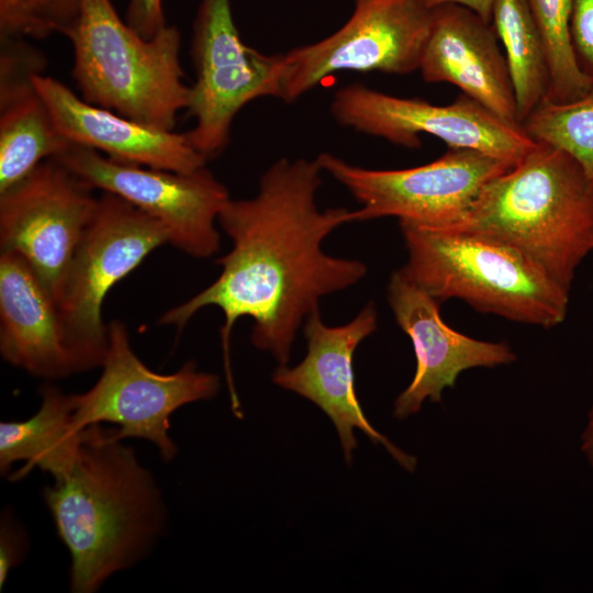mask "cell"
<instances>
[{
	"label": "cell",
	"mask_w": 593,
	"mask_h": 593,
	"mask_svg": "<svg viewBox=\"0 0 593 593\" xmlns=\"http://www.w3.org/2000/svg\"><path fill=\"white\" fill-rule=\"evenodd\" d=\"M77 0H27V10L32 19L35 37H45L57 32L68 18Z\"/></svg>",
	"instance_id": "obj_26"
},
{
	"label": "cell",
	"mask_w": 593,
	"mask_h": 593,
	"mask_svg": "<svg viewBox=\"0 0 593 593\" xmlns=\"http://www.w3.org/2000/svg\"><path fill=\"white\" fill-rule=\"evenodd\" d=\"M97 382L72 394L77 428L110 423L114 437L141 438L154 444L165 462L178 448L171 436L170 416L179 407L214 398L220 390L216 374L198 369L193 360L168 374L150 370L134 353L127 328L121 321L108 324V347Z\"/></svg>",
	"instance_id": "obj_7"
},
{
	"label": "cell",
	"mask_w": 593,
	"mask_h": 593,
	"mask_svg": "<svg viewBox=\"0 0 593 593\" xmlns=\"http://www.w3.org/2000/svg\"><path fill=\"white\" fill-rule=\"evenodd\" d=\"M522 127L534 142L561 149L574 158L593 181V86L571 101L544 99Z\"/></svg>",
	"instance_id": "obj_23"
},
{
	"label": "cell",
	"mask_w": 593,
	"mask_h": 593,
	"mask_svg": "<svg viewBox=\"0 0 593 593\" xmlns=\"http://www.w3.org/2000/svg\"><path fill=\"white\" fill-rule=\"evenodd\" d=\"M93 190L55 158L0 193V248L23 257L57 299L72 254L91 221Z\"/></svg>",
	"instance_id": "obj_13"
},
{
	"label": "cell",
	"mask_w": 593,
	"mask_h": 593,
	"mask_svg": "<svg viewBox=\"0 0 593 593\" xmlns=\"http://www.w3.org/2000/svg\"><path fill=\"white\" fill-rule=\"evenodd\" d=\"M418 70L426 82L451 83L500 118L519 124L494 27L470 9L455 3L433 8Z\"/></svg>",
	"instance_id": "obj_16"
},
{
	"label": "cell",
	"mask_w": 593,
	"mask_h": 593,
	"mask_svg": "<svg viewBox=\"0 0 593 593\" xmlns=\"http://www.w3.org/2000/svg\"><path fill=\"white\" fill-rule=\"evenodd\" d=\"M34 83L57 131L71 144L152 168L191 172L205 166L208 159L191 145L186 133L152 127L93 105L43 74L34 77Z\"/></svg>",
	"instance_id": "obj_17"
},
{
	"label": "cell",
	"mask_w": 593,
	"mask_h": 593,
	"mask_svg": "<svg viewBox=\"0 0 593 593\" xmlns=\"http://www.w3.org/2000/svg\"><path fill=\"white\" fill-rule=\"evenodd\" d=\"M40 409L30 418L0 423V473L7 475L13 463L24 466L10 479L20 480L37 468L53 480L65 475L79 458L85 429L74 422V396L47 384Z\"/></svg>",
	"instance_id": "obj_20"
},
{
	"label": "cell",
	"mask_w": 593,
	"mask_h": 593,
	"mask_svg": "<svg viewBox=\"0 0 593 593\" xmlns=\"http://www.w3.org/2000/svg\"><path fill=\"white\" fill-rule=\"evenodd\" d=\"M447 230L503 242L570 291L593 251V181L570 155L536 143L489 181L466 216Z\"/></svg>",
	"instance_id": "obj_3"
},
{
	"label": "cell",
	"mask_w": 593,
	"mask_h": 593,
	"mask_svg": "<svg viewBox=\"0 0 593 593\" xmlns=\"http://www.w3.org/2000/svg\"><path fill=\"white\" fill-rule=\"evenodd\" d=\"M316 159L361 205L353 211V221L394 216L434 228L458 224L483 187L515 166L466 148H449L428 164L391 170L362 168L329 153Z\"/></svg>",
	"instance_id": "obj_8"
},
{
	"label": "cell",
	"mask_w": 593,
	"mask_h": 593,
	"mask_svg": "<svg viewBox=\"0 0 593 593\" xmlns=\"http://www.w3.org/2000/svg\"><path fill=\"white\" fill-rule=\"evenodd\" d=\"M0 354L33 377L76 373L57 302L20 255L0 254Z\"/></svg>",
	"instance_id": "obj_18"
},
{
	"label": "cell",
	"mask_w": 593,
	"mask_h": 593,
	"mask_svg": "<svg viewBox=\"0 0 593 593\" xmlns=\"http://www.w3.org/2000/svg\"><path fill=\"white\" fill-rule=\"evenodd\" d=\"M570 33L578 65L593 80V0H573Z\"/></svg>",
	"instance_id": "obj_25"
},
{
	"label": "cell",
	"mask_w": 593,
	"mask_h": 593,
	"mask_svg": "<svg viewBox=\"0 0 593 593\" xmlns=\"http://www.w3.org/2000/svg\"><path fill=\"white\" fill-rule=\"evenodd\" d=\"M331 113L344 126L403 147H419V135L428 134L449 148L477 150L513 165L536 145L522 125L463 93L450 104L436 105L353 83L336 91Z\"/></svg>",
	"instance_id": "obj_12"
},
{
	"label": "cell",
	"mask_w": 593,
	"mask_h": 593,
	"mask_svg": "<svg viewBox=\"0 0 593 593\" xmlns=\"http://www.w3.org/2000/svg\"><path fill=\"white\" fill-rule=\"evenodd\" d=\"M539 32L549 69L548 100L566 102L583 96L593 80L580 69L571 42L573 0H526Z\"/></svg>",
	"instance_id": "obj_22"
},
{
	"label": "cell",
	"mask_w": 593,
	"mask_h": 593,
	"mask_svg": "<svg viewBox=\"0 0 593 593\" xmlns=\"http://www.w3.org/2000/svg\"><path fill=\"white\" fill-rule=\"evenodd\" d=\"M491 24L504 48L522 125L547 98L549 69L545 48L526 0H494Z\"/></svg>",
	"instance_id": "obj_21"
},
{
	"label": "cell",
	"mask_w": 593,
	"mask_h": 593,
	"mask_svg": "<svg viewBox=\"0 0 593 593\" xmlns=\"http://www.w3.org/2000/svg\"><path fill=\"white\" fill-rule=\"evenodd\" d=\"M191 56L195 80L188 112L191 145L206 159L228 145L232 123L247 103L281 96L284 57L247 46L234 22L230 0H200Z\"/></svg>",
	"instance_id": "obj_9"
},
{
	"label": "cell",
	"mask_w": 593,
	"mask_h": 593,
	"mask_svg": "<svg viewBox=\"0 0 593 593\" xmlns=\"http://www.w3.org/2000/svg\"><path fill=\"white\" fill-rule=\"evenodd\" d=\"M581 451L593 468V406L590 410L586 426L581 435Z\"/></svg>",
	"instance_id": "obj_30"
},
{
	"label": "cell",
	"mask_w": 593,
	"mask_h": 593,
	"mask_svg": "<svg viewBox=\"0 0 593 593\" xmlns=\"http://www.w3.org/2000/svg\"><path fill=\"white\" fill-rule=\"evenodd\" d=\"M57 32L71 43V75L85 101L174 131L191 94L176 26L166 25L145 38L118 15L111 0H77Z\"/></svg>",
	"instance_id": "obj_4"
},
{
	"label": "cell",
	"mask_w": 593,
	"mask_h": 593,
	"mask_svg": "<svg viewBox=\"0 0 593 593\" xmlns=\"http://www.w3.org/2000/svg\"><path fill=\"white\" fill-rule=\"evenodd\" d=\"M45 65L44 55L21 37L1 38L0 193L70 144L34 83Z\"/></svg>",
	"instance_id": "obj_19"
},
{
	"label": "cell",
	"mask_w": 593,
	"mask_h": 593,
	"mask_svg": "<svg viewBox=\"0 0 593 593\" xmlns=\"http://www.w3.org/2000/svg\"><path fill=\"white\" fill-rule=\"evenodd\" d=\"M125 21L143 37H153L166 26L163 0H130Z\"/></svg>",
	"instance_id": "obj_27"
},
{
	"label": "cell",
	"mask_w": 593,
	"mask_h": 593,
	"mask_svg": "<svg viewBox=\"0 0 593 593\" xmlns=\"http://www.w3.org/2000/svg\"><path fill=\"white\" fill-rule=\"evenodd\" d=\"M42 497L70 555L72 593H94L144 560L167 526L155 477L101 424L86 427L78 460Z\"/></svg>",
	"instance_id": "obj_2"
},
{
	"label": "cell",
	"mask_w": 593,
	"mask_h": 593,
	"mask_svg": "<svg viewBox=\"0 0 593 593\" xmlns=\"http://www.w3.org/2000/svg\"><path fill=\"white\" fill-rule=\"evenodd\" d=\"M407 260L398 270L437 301L550 328L568 313L569 290L516 248L469 232L399 222Z\"/></svg>",
	"instance_id": "obj_5"
},
{
	"label": "cell",
	"mask_w": 593,
	"mask_h": 593,
	"mask_svg": "<svg viewBox=\"0 0 593 593\" xmlns=\"http://www.w3.org/2000/svg\"><path fill=\"white\" fill-rule=\"evenodd\" d=\"M428 7L435 8L444 3H455L466 7L484 21L491 23L494 0H425Z\"/></svg>",
	"instance_id": "obj_29"
},
{
	"label": "cell",
	"mask_w": 593,
	"mask_h": 593,
	"mask_svg": "<svg viewBox=\"0 0 593 593\" xmlns=\"http://www.w3.org/2000/svg\"><path fill=\"white\" fill-rule=\"evenodd\" d=\"M35 37L27 0H0V38Z\"/></svg>",
	"instance_id": "obj_28"
},
{
	"label": "cell",
	"mask_w": 593,
	"mask_h": 593,
	"mask_svg": "<svg viewBox=\"0 0 593 593\" xmlns=\"http://www.w3.org/2000/svg\"><path fill=\"white\" fill-rule=\"evenodd\" d=\"M165 244L168 234L157 220L115 194L98 198L56 299L76 373L103 362L108 324L102 306L109 291Z\"/></svg>",
	"instance_id": "obj_6"
},
{
	"label": "cell",
	"mask_w": 593,
	"mask_h": 593,
	"mask_svg": "<svg viewBox=\"0 0 593 593\" xmlns=\"http://www.w3.org/2000/svg\"><path fill=\"white\" fill-rule=\"evenodd\" d=\"M432 22L433 8L425 0H355L339 30L283 54L280 99L293 102L337 71L418 70Z\"/></svg>",
	"instance_id": "obj_11"
},
{
	"label": "cell",
	"mask_w": 593,
	"mask_h": 593,
	"mask_svg": "<svg viewBox=\"0 0 593 593\" xmlns=\"http://www.w3.org/2000/svg\"><path fill=\"white\" fill-rule=\"evenodd\" d=\"M29 550V537L12 511L5 508L0 519V590L12 569L22 563Z\"/></svg>",
	"instance_id": "obj_24"
},
{
	"label": "cell",
	"mask_w": 593,
	"mask_h": 593,
	"mask_svg": "<svg viewBox=\"0 0 593 593\" xmlns=\"http://www.w3.org/2000/svg\"><path fill=\"white\" fill-rule=\"evenodd\" d=\"M322 171L317 159L281 158L261 175L253 198L230 199L217 220L232 240V249L216 260L220 276L158 320L180 331L203 307L223 312L224 368L236 416L242 411L230 340L237 320L251 317L254 346L284 366L299 327L318 310L320 300L357 283L367 272L360 260L333 257L322 249L333 231L353 222V211L346 208L318 209Z\"/></svg>",
	"instance_id": "obj_1"
},
{
	"label": "cell",
	"mask_w": 593,
	"mask_h": 593,
	"mask_svg": "<svg viewBox=\"0 0 593 593\" xmlns=\"http://www.w3.org/2000/svg\"><path fill=\"white\" fill-rule=\"evenodd\" d=\"M54 158L92 189L115 194L157 220L168 244L187 255L206 258L219 251L215 222L231 198L205 166L191 172L152 168L71 143Z\"/></svg>",
	"instance_id": "obj_10"
},
{
	"label": "cell",
	"mask_w": 593,
	"mask_h": 593,
	"mask_svg": "<svg viewBox=\"0 0 593 593\" xmlns=\"http://www.w3.org/2000/svg\"><path fill=\"white\" fill-rule=\"evenodd\" d=\"M377 321L373 302L340 326H327L320 311H314L304 324L305 358L293 368L279 366L272 380L277 385L312 401L332 419L348 465L357 447L354 429L358 428L372 443L381 444L402 468L413 472L415 457L401 450L369 423L355 390L353 355L360 342L376 331Z\"/></svg>",
	"instance_id": "obj_14"
},
{
	"label": "cell",
	"mask_w": 593,
	"mask_h": 593,
	"mask_svg": "<svg viewBox=\"0 0 593 593\" xmlns=\"http://www.w3.org/2000/svg\"><path fill=\"white\" fill-rule=\"evenodd\" d=\"M387 292L396 323L411 338L416 358L412 382L394 401L396 418L417 413L426 399L439 403L443 390L452 388L467 369L494 368L516 360L507 343L475 339L448 326L440 316L439 301L398 270Z\"/></svg>",
	"instance_id": "obj_15"
}]
</instances>
